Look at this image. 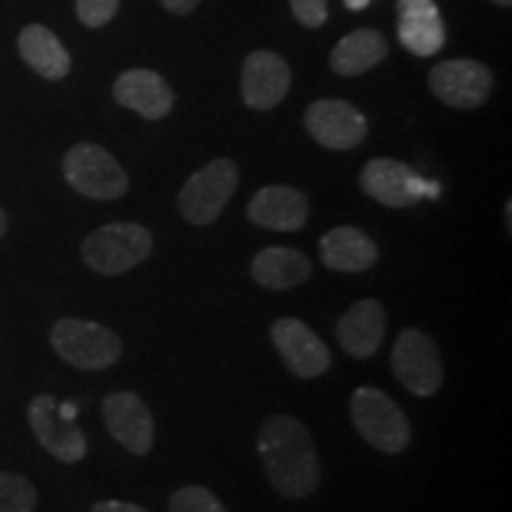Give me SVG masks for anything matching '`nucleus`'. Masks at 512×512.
I'll return each mask as SVG.
<instances>
[{"label":"nucleus","mask_w":512,"mask_h":512,"mask_svg":"<svg viewBox=\"0 0 512 512\" xmlns=\"http://www.w3.org/2000/svg\"><path fill=\"white\" fill-rule=\"evenodd\" d=\"M38 494L27 477L0 472V512H34Z\"/></svg>","instance_id":"obj_23"},{"label":"nucleus","mask_w":512,"mask_h":512,"mask_svg":"<svg viewBox=\"0 0 512 512\" xmlns=\"http://www.w3.org/2000/svg\"><path fill=\"white\" fill-rule=\"evenodd\" d=\"M309 256L292 247H266L252 259V278L266 290H292L311 278Z\"/></svg>","instance_id":"obj_20"},{"label":"nucleus","mask_w":512,"mask_h":512,"mask_svg":"<svg viewBox=\"0 0 512 512\" xmlns=\"http://www.w3.org/2000/svg\"><path fill=\"white\" fill-rule=\"evenodd\" d=\"M505 226H508V233L512 230V202H505Z\"/></svg>","instance_id":"obj_30"},{"label":"nucleus","mask_w":512,"mask_h":512,"mask_svg":"<svg viewBox=\"0 0 512 512\" xmlns=\"http://www.w3.org/2000/svg\"><path fill=\"white\" fill-rule=\"evenodd\" d=\"M392 370L408 392L434 396L444 384V363L437 342L418 328H406L392 349Z\"/></svg>","instance_id":"obj_7"},{"label":"nucleus","mask_w":512,"mask_h":512,"mask_svg":"<svg viewBox=\"0 0 512 512\" xmlns=\"http://www.w3.org/2000/svg\"><path fill=\"white\" fill-rule=\"evenodd\" d=\"M339 347L351 358H370L387 335V311L377 299H361L337 320Z\"/></svg>","instance_id":"obj_18"},{"label":"nucleus","mask_w":512,"mask_h":512,"mask_svg":"<svg viewBox=\"0 0 512 512\" xmlns=\"http://www.w3.org/2000/svg\"><path fill=\"white\" fill-rule=\"evenodd\" d=\"M256 446L268 482L280 496L299 501L318 489V453L302 420L292 415H273L261 425Z\"/></svg>","instance_id":"obj_1"},{"label":"nucleus","mask_w":512,"mask_h":512,"mask_svg":"<svg viewBox=\"0 0 512 512\" xmlns=\"http://www.w3.org/2000/svg\"><path fill=\"white\" fill-rule=\"evenodd\" d=\"M159 3H162L169 12H174V15H190L200 0H159Z\"/></svg>","instance_id":"obj_28"},{"label":"nucleus","mask_w":512,"mask_h":512,"mask_svg":"<svg viewBox=\"0 0 512 512\" xmlns=\"http://www.w3.org/2000/svg\"><path fill=\"white\" fill-rule=\"evenodd\" d=\"M271 339L287 370L302 380H316L332 366L330 349L302 320H275L271 325Z\"/></svg>","instance_id":"obj_11"},{"label":"nucleus","mask_w":512,"mask_h":512,"mask_svg":"<svg viewBox=\"0 0 512 512\" xmlns=\"http://www.w3.org/2000/svg\"><path fill=\"white\" fill-rule=\"evenodd\" d=\"M494 74L484 62L446 60L430 72V91L453 110H477L489 100Z\"/></svg>","instance_id":"obj_9"},{"label":"nucleus","mask_w":512,"mask_h":512,"mask_svg":"<svg viewBox=\"0 0 512 512\" xmlns=\"http://www.w3.org/2000/svg\"><path fill=\"white\" fill-rule=\"evenodd\" d=\"M107 430L133 456H147L155 444V420L136 392H114L102 401Z\"/></svg>","instance_id":"obj_13"},{"label":"nucleus","mask_w":512,"mask_h":512,"mask_svg":"<svg viewBox=\"0 0 512 512\" xmlns=\"http://www.w3.org/2000/svg\"><path fill=\"white\" fill-rule=\"evenodd\" d=\"M27 420L38 444L60 463H79L86 458V434L67 411L57 408V401L50 394H38L27 408Z\"/></svg>","instance_id":"obj_8"},{"label":"nucleus","mask_w":512,"mask_h":512,"mask_svg":"<svg viewBox=\"0 0 512 512\" xmlns=\"http://www.w3.org/2000/svg\"><path fill=\"white\" fill-rule=\"evenodd\" d=\"M491 3L498 5V8H510V5H512V0H491Z\"/></svg>","instance_id":"obj_32"},{"label":"nucleus","mask_w":512,"mask_h":512,"mask_svg":"<svg viewBox=\"0 0 512 512\" xmlns=\"http://www.w3.org/2000/svg\"><path fill=\"white\" fill-rule=\"evenodd\" d=\"M389 55V43L380 31L356 29L339 38V43L330 55L332 72L339 76H361L384 62Z\"/></svg>","instance_id":"obj_22"},{"label":"nucleus","mask_w":512,"mask_h":512,"mask_svg":"<svg viewBox=\"0 0 512 512\" xmlns=\"http://www.w3.org/2000/svg\"><path fill=\"white\" fill-rule=\"evenodd\" d=\"M238 164L228 157H219L200 171H195L178 192V209L192 226H209L226 209V204L238 190Z\"/></svg>","instance_id":"obj_5"},{"label":"nucleus","mask_w":512,"mask_h":512,"mask_svg":"<svg viewBox=\"0 0 512 512\" xmlns=\"http://www.w3.org/2000/svg\"><path fill=\"white\" fill-rule=\"evenodd\" d=\"M19 57L29 64L38 76L48 81H62L72 72V57L53 31L43 24H29L17 38Z\"/></svg>","instance_id":"obj_21"},{"label":"nucleus","mask_w":512,"mask_h":512,"mask_svg":"<svg viewBox=\"0 0 512 512\" xmlns=\"http://www.w3.org/2000/svg\"><path fill=\"white\" fill-rule=\"evenodd\" d=\"M169 512H226V508L207 486L190 484L169 498Z\"/></svg>","instance_id":"obj_24"},{"label":"nucleus","mask_w":512,"mask_h":512,"mask_svg":"<svg viewBox=\"0 0 512 512\" xmlns=\"http://www.w3.org/2000/svg\"><path fill=\"white\" fill-rule=\"evenodd\" d=\"M114 100L147 121H159L169 117L176 98L162 74L152 69H128L114 81Z\"/></svg>","instance_id":"obj_16"},{"label":"nucleus","mask_w":512,"mask_h":512,"mask_svg":"<svg viewBox=\"0 0 512 512\" xmlns=\"http://www.w3.org/2000/svg\"><path fill=\"white\" fill-rule=\"evenodd\" d=\"M91 512H147V510L128 501H100L93 505Z\"/></svg>","instance_id":"obj_27"},{"label":"nucleus","mask_w":512,"mask_h":512,"mask_svg":"<svg viewBox=\"0 0 512 512\" xmlns=\"http://www.w3.org/2000/svg\"><path fill=\"white\" fill-rule=\"evenodd\" d=\"M64 181L83 197L114 202L128 192V176L121 164L102 145L79 143L64 155Z\"/></svg>","instance_id":"obj_6"},{"label":"nucleus","mask_w":512,"mask_h":512,"mask_svg":"<svg viewBox=\"0 0 512 512\" xmlns=\"http://www.w3.org/2000/svg\"><path fill=\"white\" fill-rule=\"evenodd\" d=\"M121 0H76V15L88 29L107 27L117 15Z\"/></svg>","instance_id":"obj_25"},{"label":"nucleus","mask_w":512,"mask_h":512,"mask_svg":"<svg viewBox=\"0 0 512 512\" xmlns=\"http://www.w3.org/2000/svg\"><path fill=\"white\" fill-rule=\"evenodd\" d=\"M290 5L306 29H318L328 22V0H290Z\"/></svg>","instance_id":"obj_26"},{"label":"nucleus","mask_w":512,"mask_h":512,"mask_svg":"<svg viewBox=\"0 0 512 512\" xmlns=\"http://www.w3.org/2000/svg\"><path fill=\"white\" fill-rule=\"evenodd\" d=\"M361 190L389 209H408L427 195V183L399 159L377 157L363 166Z\"/></svg>","instance_id":"obj_12"},{"label":"nucleus","mask_w":512,"mask_h":512,"mask_svg":"<svg viewBox=\"0 0 512 512\" xmlns=\"http://www.w3.org/2000/svg\"><path fill=\"white\" fill-rule=\"evenodd\" d=\"M396 15L399 41L408 53L430 57L444 48L446 27L434 0H396Z\"/></svg>","instance_id":"obj_17"},{"label":"nucleus","mask_w":512,"mask_h":512,"mask_svg":"<svg viewBox=\"0 0 512 512\" xmlns=\"http://www.w3.org/2000/svg\"><path fill=\"white\" fill-rule=\"evenodd\" d=\"M292 86V69L285 57L271 50H256L242 64V100L256 112L273 110Z\"/></svg>","instance_id":"obj_14"},{"label":"nucleus","mask_w":512,"mask_h":512,"mask_svg":"<svg viewBox=\"0 0 512 512\" xmlns=\"http://www.w3.org/2000/svg\"><path fill=\"white\" fill-rule=\"evenodd\" d=\"M247 216L259 228L294 233L309 221V200L302 190L290 185H266L249 200Z\"/></svg>","instance_id":"obj_15"},{"label":"nucleus","mask_w":512,"mask_h":512,"mask_svg":"<svg viewBox=\"0 0 512 512\" xmlns=\"http://www.w3.org/2000/svg\"><path fill=\"white\" fill-rule=\"evenodd\" d=\"M5 230H8V216H5V211L0 209V238L5 235Z\"/></svg>","instance_id":"obj_31"},{"label":"nucleus","mask_w":512,"mask_h":512,"mask_svg":"<svg viewBox=\"0 0 512 512\" xmlns=\"http://www.w3.org/2000/svg\"><path fill=\"white\" fill-rule=\"evenodd\" d=\"M309 136L328 150H354L368 136V119L347 100L323 98L311 102L304 112Z\"/></svg>","instance_id":"obj_10"},{"label":"nucleus","mask_w":512,"mask_h":512,"mask_svg":"<svg viewBox=\"0 0 512 512\" xmlns=\"http://www.w3.org/2000/svg\"><path fill=\"white\" fill-rule=\"evenodd\" d=\"M50 347L69 366L79 370H105L124 354L117 332L93 320L60 318L50 330Z\"/></svg>","instance_id":"obj_3"},{"label":"nucleus","mask_w":512,"mask_h":512,"mask_svg":"<svg viewBox=\"0 0 512 512\" xmlns=\"http://www.w3.org/2000/svg\"><path fill=\"white\" fill-rule=\"evenodd\" d=\"M152 233L140 223H107L93 230L81 247V259L100 275H121L150 256Z\"/></svg>","instance_id":"obj_4"},{"label":"nucleus","mask_w":512,"mask_h":512,"mask_svg":"<svg viewBox=\"0 0 512 512\" xmlns=\"http://www.w3.org/2000/svg\"><path fill=\"white\" fill-rule=\"evenodd\" d=\"M349 413L358 434L377 451L394 456V453L406 451L411 444V422L399 403L382 389L370 387V384L358 387L351 394Z\"/></svg>","instance_id":"obj_2"},{"label":"nucleus","mask_w":512,"mask_h":512,"mask_svg":"<svg viewBox=\"0 0 512 512\" xmlns=\"http://www.w3.org/2000/svg\"><path fill=\"white\" fill-rule=\"evenodd\" d=\"M320 261L337 273H363L375 266L377 245L363 230L339 226L320 238Z\"/></svg>","instance_id":"obj_19"},{"label":"nucleus","mask_w":512,"mask_h":512,"mask_svg":"<svg viewBox=\"0 0 512 512\" xmlns=\"http://www.w3.org/2000/svg\"><path fill=\"white\" fill-rule=\"evenodd\" d=\"M344 5H347L349 10L358 12V10H366L370 5V0H344Z\"/></svg>","instance_id":"obj_29"}]
</instances>
